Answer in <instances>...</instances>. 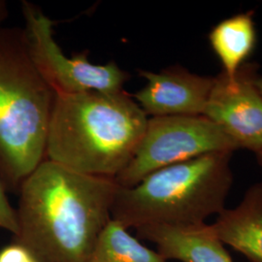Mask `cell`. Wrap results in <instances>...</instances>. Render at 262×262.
Segmentation results:
<instances>
[{
    "label": "cell",
    "instance_id": "obj_1",
    "mask_svg": "<svg viewBox=\"0 0 262 262\" xmlns=\"http://www.w3.org/2000/svg\"><path fill=\"white\" fill-rule=\"evenodd\" d=\"M115 179L90 176L45 159L19 187L14 242L40 262H88L112 220Z\"/></svg>",
    "mask_w": 262,
    "mask_h": 262
},
{
    "label": "cell",
    "instance_id": "obj_2",
    "mask_svg": "<svg viewBox=\"0 0 262 262\" xmlns=\"http://www.w3.org/2000/svg\"><path fill=\"white\" fill-rule=\"evenodd\" d=\"M148 121L124 90L56 95L46 159L78 173L115 179L130 162Z\"/></svg>",
    "mask_w": 262,
    "mask_h": 262
},
{
    "label": "cell",
    "instance_id": "obj_3",
    "mask_svg": "<svg viewBox=\"0 0 262 262\" xmlns=\"http://www.w3.org/2000/svg\"><path fill=\"white\" fill-rule=\"evenodd\" d=\"M56 94L33 64L20 28L0 29V180L7 191L46 159Z\"/></svg>",
    "mask_w": 262,
    "mask_h": 262
},
{
    "label": "cell",
    "instance_id": "obj_4",
    "mask_svg": "<svg viewBox=\"0 0 262 262\" xmlns=\"http://www.w3.org/2000/svg\"><path fill=\"white\" fill-rule=\"evenodd\" d=\"M233 152L207 154L152 172L136 186L119 188L111 217L125 228L204 224L220 215L233 185Z\"/></svg>",
    "mask_w": 262,
    "mask_h": 262
},
{
    "label": "cell",
    "instance_id": "obj_5",
    "mask_svg": "<svg viewBox=\"0 0 262 262\" xmlns=\"http://www.w3.org/2000/svg\"><path fill=\"white\" fill-rule=\"evenodd\" d=\"M20 7L28 55L56 95L124 90L130 75L115 60L94 64L88 58L89 51L66 56L54 37L55 21L29 1H21Z\"/></svg>",
    "mask_w": 262,
    "mask_h": 262
},
{
    "label": "cell",
    "instance_id": "obj_6",
    "mask_svg": "<svg viewBox=\"0 0 262 262\" xmlns=\"http://www.w3.org/2000/svg\"><path fill=\"white\" fill-rule=\"evenodd\" d=\"M238 149L234 141L204 116L149 118L133 158L115 181L120 187H134L159 169Z\"/></svg>",
    "mask_w": 262,
    "mask_h": 262
},
{
    "label": "cell",
    "instance_id": "obj_7",
    "mask_svg": "<svg viewBox=\"0 0 262 262\" xmlns=\"http://www.w3.org/2000/svg\"><path fill=\"white\" fill-rule=\"evenodd\" d=\"M258 66L247 62L234 78L220 73L203 116L234 141L239 149L262 148V95L256 85Z\"/></svg>",
    "mask_w": 262,
    "mask_h": 262
},
{
    "label": "cell",
    "instance_id": "obj_8",
    "mask_svg": "<svg viewBox=\"0 0 262 262\" xmlns=\"http://www.w3.org/2000/svg\"><path fill=\"white\" fill-rule=\"evenodd\" d=\"M147 84L133 98L150 118L203 116L215 77L192 73L180 64L159 72L139 70Z\"/></svg>",
    "mask_w": 262,
    "mask_h": 262
},
{
    "label": "cell",
    "instance_id": "obj_9",
    "mask_svg": "<svg viewBox=\"0 0 262 262\" xmlns=\"http://www.w3.org/2000/svg\"><path fill=\"white\" fill-rule=\"evenodd\" d=\"M137 237L156 245L165 260L180 262H233L225 245L211 225H151L136 228Z\"/></svg>",
    "mask_w": 262,
    "mask_h": 262
},
{
    "label": "cell",
    "instance_id": "obj_10",
    "mask_svg": "<svg viewBox=\"0 0 262 262\" xmlns=\"http://www.w3.org/2000/svg\"><path fill=\"white\" fill-rule=\"evenodd\" d=\"M215 236L251 262H262V181L249 187L241 202L217 215Z\"/></svg>",
    "mask_w": 262,
    "mask_h": 262
},
{
    "label": "cell",
    "instance_id": "obj_11",
    "mask_svg": "<svg viewBox=\"0 0 262 262\" xmlns=\"http://www.w3.org/2000/svg\"><path fill=\"white\" fill-rule=\"evenodd\" d=\"M210 47L220 60L223 71L229 79L253 56L257 44L254 12L236 14L223 19L208 34Z\"/></svg>",
    "mask_w": 262,
    "mask_h": 262
},
{
    "label": "cell",
    "instance_id": "obj_12",
    "mask_svg": "<svg viewBox=\"0 0 262 262\" xmlns=\"http://www.w3.org/2000/svg\"><path fill=\"white\" fill-rule=\"evenodd\" d=\"M88 262H167L141 243L128 229L111 220L95 244Z\"/></svg>",
    "mask_w": 262,
    "mask_h": 262
},
{
    "label": "cell",
    "instance_id": "obj_13",
    "mask_svg": "<svg viewBox=\"0 0 262 262\" xmlns=\"http://www.w3.org/2000/svg\"><path fill=\"white\" fill-rule=\"evenodd\" d=\"M6 192L7 190L0 180V228L15 236L18 232L17 210L10 204Z\"/></svg>",
    "mask_w": 262,
    "mask_h": 262
},
{
    "label": "cell",
    "instance_id": "obj_14",
    "mask_svg": "<svg viewBox=\"0 0 262 262\" xmlns=\"http://www.w3.org/2000/svg\"><path fill=\"white\" fill-rule=\"evenodd\" d=\"M0 262H40L20 244L13 242L0 250Z\"/></svg>",
    "mask_w": 262,
    "mask_h": 262
},
{
    "label": "cell",
    "instance_id": "obj_15",
    "mask_svg": "<svg viewBox=\"0 0 262 262\" xmlns=\"http://www.w3.org/2000/svg\"><path fill=\"white\" fill-rule=\"evenodd\" d=\"M9 16L8 4L5 0H0V29L2 28V25Z\"/></svg>",
    "mask_w": 262,
    "mask_h": 262
},
{
    "label": "cell",
    "instance_id": "obj_16",
    "mask_svg": "<svg viewBox=\"0 0 262 262\" xmlns=\"http://www.w3.org/2000/svg\"><path fill=\"white\" fill-rule=\"evenodd\" d=\"M254 155L256 157V160H257L258 164L262 167V148L258 151H256Z\"/></svg>",
    "mask_w": 262,
    "mask_h": 262
},
{
    "label": "cell",
    "instance_id": "obj_17",
    "mask_svg": "<svg viewBox=\"0 0 262 262\" xmlns=\"http://www.w3.org/2000/svg\"><path fill=\"white\" fill-rule=\"evenodd\" d=\"M256 85H257V88H258V90H259V92H260L262 95V77H260V76L256 80Z\"/></svg>",
    "mask_w": 262,
    "mask_h": 262
}]
</instances>
